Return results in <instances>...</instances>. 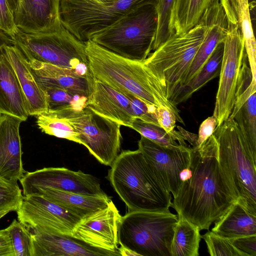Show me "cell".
Listing matches in <instances>:
<instances>
[{
  "label": "cell",
  "instance_id": "obj_1",
  "mask_svg": "<svg viewBox=\"0 0 256 256\" xmlns=\"http://www.w3.org/2000/svg\"><path fill=\"white\" fill-rule=\"evenodd\" d=\"M188 166L192 176L182 182L172 208L200 230H209L236 201L219 164L214 134L200 146L192 147Z\"/></svg>",
  "mask_w": 256,
  "mask_h": 256
},
{
  "label": "cell",
  "instance_id": "obj_2",
  "mask_svg": "<svg viewBox=\"0 0 256 256\" xmlns=\"http://www.w3.org/2000/svg\"><path fill=\"white\" fill-rule=\"evenodd\" d=\"M86 46L89 68L94 78L146 103L169 108L176 122L184 124L179 110L168 98L166 88L143 62L122 57L90 40L86 42Z\"/></svg>",
  "mask_w": 256,
  "mask_h": 256
},
{
  "label": "cell",
  "instance_id": "obj_3",
  "mask_svg": "<svg viewBox=\"0 0 256 256\" xmlns=\"http://www.w3.org/2000/svg\"><path fill=\"white\" fill-rule=\"evenodd\" d=\"M110 166L108 178L128 212L172 206L170 193L138 149L122 151Z\"/></svg>",
  "mask_w": 256,
  "mask_h": 256
},
{
  "label": "cell",
  "instance_id": "obj_4",
  "mask_svg": "<svg viewBox=\"0 0 256 256\" xmlns=\"http://www.w3.org/2000/svg\"><path fill=\"white\" fill-rule=\"evenodd\" d=\"M213 134L218 143L219 164L232 194L256 215V150L233 118L216 126Z\"/></svg>",
  "mask_w": 256,
  "mask_h": 256
},
{
  "label": "cell",
  "instance_id": "obj_5",
  "mask_svg": "<svg viewBox=\"0 0 256 256\" xmlns=\"http://www.w3.org/2000/svg\"><path fill=\"white\" fill-rule=\"evenodd\" d=\"M26 58L70 70L94 79L88 65L86 42L74 36L60 20L45 32L28 33L18 29L12 38Z\"/></svg>",
  "mask_w": 256,
  "mask_h": 256
},
{
  "label": "cell",
  "instance_id": "obj_6",
  "mask_svg": "<svg viewBox=\"0 0 256 256\" xmlns=\"http://www.w3.org/2000/svg\"><path fill=\"white\" fill-rule=\"evenodd\" d=\"M157 26L156 6L147 5L96 34L90 40L122 57L144 62L152 50Z\"/></svg>",
  "mask_w": 256,
  "mask_h": 256
},
{
  "label": "cell",
  "instance_id": "obj_7",
  "mask_svg": "<svg viewBox=\"0 0 256 256\" xmlns=\"http://www.w3.org/2000/svg\"><path fill=\"white\" fill-rule=\"evenodd\" d=\"M206 30V22L202 17L200 22L188 32L172 35L143 62L166 88L169 100L184 84Z\"/></svg>",
  "mask_w": 256,
  "mask_h": 256
},
{
  "label": "cell",
  "instance_id": "obj_8",
  "mask_svg": "<svg viewBox=\"0 0 256 256\" xmlns=\"http://www.w3.org/2000/svg\"><path fill=\"white\" fill-rule=\"evenodd\" d=\"M159 0H60V18L63 26L80 41L134 10L147 5L156 6Z\"/></svg>",
  "mask_w": 256,
  "mask_h": 256
},
{
  "label": "cell",
  "instance_id": "obj_9",
  "mask_svg": "<svg viewBox=\"0 0 256 256\" xmlns=\"http://www.w3.org/2000/svg\"><path fill=\"white\" fill-rule=\"evenodd\" d=\"M178 216L168 210L132 211L122 216L118 244L140 256H170Z\"/></svg>",
  "mask_w": 256,
  "mask_h": 256
},
{
  "label": "cell",
  "instance_id": "obj_10",
  "mask_svg": "<svg viewBox=\"0 0 256 256\" xmlns=\"http://www.w3.org/2000/svg\"><path fill=\"white\" fill-rule=\"evenodd\" d=\"M228 20V30L213 116L218 126L226 120L233 108L237 82L246 50L242 34L227 0H220Z\"/></svg>",
  "mask_w": 256,
  "mask_h": 256
},
{
  "label": "cell",
  "instance_id": "obj_11",
  "mask_svg": "<svg viewBox=\"0 0 256 256\" xmlns=\"http://www.w3.org/2000/svg\"><path fill=\"white\" fill-rule=\"evenodd\" d=\"M62 112L78 134L80 144L100 163L110 166L118 156L122 135L120 124L101 116L88 107L80 112Z\"/></svg>",
  "mask_w": 256,
  "mask_h": 256
},
{
  "label": "cell",
  "instance_id": "obj_12",
  "mask_svg": "<svg viewBox=\"0 0 256 256\" xmlns=\"http://www.w3.org/2000/svg\"><path fill=\"white\" fill-rule=\"evenodd\" d=\"M16 212L18 220L30 230H40L71 236L81 219L39 194L24 196Z\"/></svg>",
  "mask_w": 256,
  "mask_h": 256
},
{
  "label": "cell",
  "instance_id": "obj_13",
  "mask_svg": "<svg viewBox=\"0 0 256 256\" xmlns=\"http://www.w3.org/2000/svg\"><path fill=\"white\" fill-rule=\"evenodd\" d=\"M20 182L24 196L34 194L39 188H46L86 195H106L94 176L65 168H44L26 172Z\"/></svg>",
  "mask_w": 256,
  "mask_h": 256
},
{
  "label": "cell",
  "instance_id": "obj_14",
  "mask_svg": "<svg viewBox=\"0 0 256 256\" xmlns=\"http://www.w3.org/2000/svg\"><path fill=\"white\" fill-rule=\"evenodd\" d=\"M138 146L164 186L175 197L182 184L180 174L189 166L192 147L167 148L142 136Z\"/></svg>",
  "mask_w": 256,
  "mask_h": 256
},
{
  "label": "cell",
  "instance_id": "obj_15",
  "mask_svg": "<svg viewBox=\"0 0 256 256\" xmlns=\"http://www.w3.org/2000/svg\"><path fill=\"white\" fill-rule=\"evenodd\" d=\"M121 218L111 200L106 207L81 218L72 236L92 246L118 252V232Z\"/></svg>",
  "mask_w": 256,
  "mask_h": 256
},
{
  "label": "cell",
  "instance_id": "obj_16",
  "mask_svg": "<svg viewBox=\"0 0 256 256\" xmlns=\"http://www.w3.org/2000/svg\"><path fill=\"white\" fill-rule=\"evenodd\" d=\"M30 232L32 240L31 256H120L118 252L92 246L71 236L36 229Z\"/></svg>",
  "mask_w": 256,
  "mask_h": 256
},
{
  "label": "cell",
  "instance_id": "obj_17",
  "mask_svg": "<svg viewBox=\"0 0 256 256\" xmlns=\"http://www.w3.org/2000/svg\"><path fill=\"white\" fill-rule=\"evenodd\" d=\"M23 121L8 114H0V176L18 183L24 176L20 128Z\"/></svg>",
  "mask_w": 256,
  "mask_h": 256
},
{
  "label": "cell",
  "instance_id": "obj_18",
  "mask_svg": "<svg viewBox=\"0 0 256 256\" xmlns=\"http://www.w3.org/2000/svg\"><path fill=\"white\" fill-rule=\"evenodd\" d=\"M95 112L132 128L136 119L128 99L120 91L94 78L87 106Z\"/></svg>",
  "mask_w": 256,
  "mask_h": 256
},
{
  "label": "cell",
  "instance_id": "obj_19",
  "mask_svg": "<svg viewBox=\"0 0 256 256\" xmlns=\"http://www.w3.org/2000/svg\"><path fill=\"white\" fill-rule=\"evenodd\" d=\"M2 50L17 77L26 101L29 116H36L47 112L45 92L36 81L24 54L14 45H4Z\"/></svg>",
  "mask_w": 256,
  "mask_h": 256
},
{
  "label": "cell",
  "instance_id": "obj_20",
  "mask_svg": "<svg viewBox=\"0 0 256 256\" xmlns=\"http://www.w3.org/2000/svg\"><path fill=\"white\" fill-rule=\"evenodd\" d=\"M60 0H19L14 13L16 26L28 33L45 32L60 21Z\"/></svg>",
  "mask_w": 256,
  "mask_h": 256
},
{
  "label": "cell",
  "instance_id": "obj_21",
  "mask_svg": "<svg viewBox=\"0 0 256 256\" xmlns=\"http://www.w3.org/2000/svg\"><path fill=\"white\" fill-rule=\"evenodd\" d=\"M202 17L206 24V32L192 62L184 85L199 72L216 48L224 42L226 35L228 20L220 2L208 9Z\"/></svg>",
  "mask_w": 256,
  "mask_h": 256
},
{
  "label": "cell",
  "instance_id": "obj_22",
  "mask_svg": "<svg viewBox=\"0 0 256 256\" xmlns=\"http://www.w3.org/2000/svg\"><path fill=\"white\" fill-rule=\"evenodd\" d=\"M26 58L37 82L84 96L88 98L92 94L94 79L80 76L68 68Z\"/></svg>",
  "mask_w": 256,
  "mask_h": 256
},
{
  "label": "cell",
  "instance_id": "obj_23",
  "mask_svg": "<svg viewBox=\"0 0 256 256\" xmlns=\"http://www.w3.org/2000/svg\"><path fill=\"white\" fill-rule=\"evenodd\" d=\"M17 117L23 122L29 116L26 101L16 74L2 52L0 56V114Z\"/></svg>",
  "mask_w": 256,
  "mask_h": 256
},
{
  "label": "cell",
  "instance_id": "obj_24",
  "mask_svg": "<svg viewBox=\"0 0 256 256\" xmlns=\"http://www.w3.org/2000/svg\"><path fill=\"white\" fill-rule=\"evenodd\" d=\"M34 194L42 195L80 218L106 207L112 200L107 195H86L48 188H39Z\"/></svg>",
  "mask_w": 256,
  "mask_h": 256
},
{
  "label": "cell",
  "instance_id": "obj_25",
  "mask_svg": "<svg viewBox=\"0 0 256 256\" xmlns=\"http://www.w3.org/2000/svg\"><path fill=\"white\" fill-rule=\"evenodd\" d=\"M214 223L212 231L228 239L256 235V215L237 200Z\"/></svg>",
  "mask_w": 256,
  "mask_h": 256
},
{
  "label": "cell",
  "instance_id": "obj_26",
  "mask_svg": "<svg viewBox=\"0 0 256 256\" xmlns=\"http://www.w3.org/2000/svg\"><path fill=\"white\" fill-rule=\"evenodd\" d=\"M220 0H174L169 30L170 35L185 32L196 25L206 11Z\"/></svg>",
  "mask_w": 256,
  "mask_h": 256
},
{
  "label": "cell",
  "instance_id": "obj_27",
  "mask_svg": "<svg viewBox=\"0 0 256 256\" xmlns=\"http://www.w3.org/2000/svg\"><path fill=\"white\" fill-rule=\"evenodd\" d=\"M224 49L220 43L199 72L172 94L170 100L175 106L184 102L208 82L220 75Z\"/></svg>",
  "mask_w": 256,
  "mask_h": 256
},
{
  "label": "cell",
  "instance_id": "obj_28",
  "mask_svg": "<svg viewBox=\"0 0 256 256\" xmlns=\"http://www.w3.org/2000/svg\"><path fill=\"white\" fill-rule=\"evenodd\" d=\"M242 32L252 77L256 79V42L252 28L250 0H227Z\"/></svg>",
  "mask_w": 256,
  "mask_h": 256
},
{
  "label": "cell",
  "instance_id": "obj_29",
  "mask_svg": "<svg viewBox=\"0 0 256 256\" xmlns=\"http://www.w3.org/2000/svg\"><path fill=\"white\" fill-rule=\"evenodd\" d=\"M200 230L178 216L170 246V256H198L202 236Z\"/></svg>",
  "mask_w": 256,
  "mask_h": 256
},
{
  "label": "cell",
  "instance_id": "obj_30",
  "mask_svg": "<svg viewBox=\"0 0 256 256\" xmlns=\"http://www.w3.org/2000/svg\"><path fill=\"white\" fill-rule=\"evenodd\" d=\"M38 82L46 95L48 110L80 112L87 106L88 98L86 96L74 94L51 85Z\"/></svg>",
  "mask_w": 256,
  "mask_h": 256
},
{
  "label": "cell",
  "instance_id": "obj_31",
  "mask_svg": "<svg viewBox=\"0 0 256 256\" xmlns=\"http://www.w3.org/2000/svg\"><path fill=\"white\" fill-rule=\"evenodd\" d=\"M36 116V124L43 132L80 144L78 134L62 112L48 110Z\"/></svg>",
  "mask_w": 256,
  "mask_h": 256
},
{
  "label": "cell",
  "instance_id": "obj_32",
  "mask_svg": "<svg viewBox=\"0 0 256 256\" xmlns=\"http://www.w3.org/2000/svg\"><path fill=\"white\" fill-rule=\"evenodd\" d=\"M132 128L142 136L158 144L170 148H180L189 146L179 130L166 132L159 126L136 118Z\"/></svg>",
  "mask_w": 256,
  "mask_h": 256
},
{
  "label": "cell",
  "instance_id": "obj_33",
  "mask_svg": "<svg viewBox=\"0 0 256 256\" xmlns=\"http://www.w3.org/2000/svg\"><path fill=\"white\" fill-rule=\"evenodd\" d=\"M232 118L244 133L252 148L256 150V92L250 96Z\"/></svg>",
  "mask_w": 256,
  "mask_h": 256
},
{
  "label": "cell",
  "instance_id": "obj_34",
  "mask_svg": "<svg viewBox=\"0 0 256 256\" xmlns=\"http://www.w3.org/2000/svg\"><path fill=\"white\" fill-rule=\"evenodd\" d=\"M256 92V80L252 77L246 52L237 82L234 106L228 119H232L250 96Z\"/></svg>",
  "mask_w": 256,
  "mask_h": 256
},
{
  "label": "cell",
  "instance_id": "obj_35",
  "mask_svg": "<svg viewBox=\"0 0 256 256\" xmlns=\"http://www.w3.org/2000/svg\"><path fill=\"white\" fill-rule=\"evenodd\" d=\"M14 256H31L32 240L30 230L16 219L6 228Z\"/></svg>",
  "mask_w": 256,
  "mask_h": 256
},
{
  "label": "cell",
  "instance_id": "obj_36",
  "mask_svg": "<svg viewBox=\"0 0 256 256\" xmlns=\"http://www.w3.org/2000/svg\"><path fill=\"white\" fill-rule=\"evenodd\" d=\"M174 0H159L156 6L158 26L152 50H156L171 35L169 24Z\"/></svg>",
  "mask_w": 256,
  "mask_h": 256
},
{
  "label": "cell",
  "instance_id": "obj_37",
  "mask_svg": "<svg viewBox=\"0 0 256 256\" xmlns=\"http://www.w3.org/2000/svg\"><path fill=\"white\" fill-rule=\"evenodd\" d=\"M212 256H245L231 242L230 239L208 231L202 236Z\"/></svg>",
  "mask_w": 256,
  "mask_h": 256
},
{
  "label": "cell",
  "instance_id": "obj_38",
  "mask_svg": "<svg viewBox=\"0 0 256 256\" xmlns=\"http://www.w3.org/2000/svg\"><path fill=\"white\" fill-rule=\"evenodd\" d=\"M24 198L18 183L0 176V209L9 208L16 212Z\"/></svg>",
  "mask_w": 256,
  "mask_h": 256
},
{
  "label": "cell",
  "instance_id": "obj_39",
  "mask_svg": "<svg viewBox=\"0 0 256 256\" xmlns=\"http://www.w3.org/2000/svg\"><path fill=\"white\" fill-rule=\"evenodd\" d=\"M119 91L124 94L128 99L136 118L159 126L156 114L157 106L146 103L138 98L126 92Z\"/></svg>",
  "mask_w": 256,
  "mask_h": 256
},
{
  "label": "cell",
  "instance_id": "obj_40",
  "mask_svg": "<svg viewBox=\"0 0 256 256\" xmlns=\"http://www.w3.org/2000/svg\"><path fill=\"white\" fill-rule=\"evenodd\" d=\"M18 29L8 0H0V30L12 38Z\"/></svg>",
  "mask_w": 256,
  "mask_h": 256
},
{
  "label": "cell",
  "instance_id": "obj_41",
  "mask_svg": "<svg viewBox=\"0 0 256 256\" xmlns=\"http://www.w3.org/2000/svg\"><path fill=\"white\" fill-rule=\"evenodd\" d=\"M230 240L245 256H256V235L244 236Z\"/></svg>",
  "mask_w": 256,
  "mask_h": 256
},
{
  "label": "cell",
  "instance_id": "obj_42",
  "mask_svg": "<svg viewBox=\"0 0 256 256\" xmlns=\"http://www.w3.org/2000/svg\"><path fill=\"white\" fill-rule=\"evenodd\" d=\"M156 114L159 126L166 132H171L174 130L176 118L174 114L168 108L158 107Z\"/></svg>",
  "mask_w": 256,
  "mask_h": 256
},
{
  "label": "cell",
  "instance_id": "obj_43",
  "mask_svg": "<svg viewBox=\"0 0 256 256\" xmlns=\"http://www.w3.org/2000/svg\"><path fill=\"white\" fill-rule=\"evenodd\" d=\"M217 126V119L214 116L208 117L203 121L199 128L197 146H200L213 134Z\"/></svg>",
  "mask_w": 256,
  "mask_h": 256
},
{
  "label": "cell",
  "instance_id": "obj_44",
  "mask_svg": "<svg viewBox=\"0 0 256 256\" xmlns=\"http://www.w3.org/2000/svg\"><path fill=\"white\" fill-rule=\"evenodd\" d=\"M0 256H14L12 242L6 228L0 230Z\"/></svg>",
  "mask_w": 256,
  "mask_h": 256
},
{
  "label": "cell",
  "instance_id": "obj_45",
  "mask_svg": "<svg viewBox=\"0 0 256 256\" xmlns=\"http://www.w3.org/2000/svg\"><path fill=\"white\" fill-rule=\"evenodd\" d=\"M177 128L184 136V140L188 141L192 146V147L197 146V134H192L180 126H178Z\"/></svg>",
  "mask_w": 256,
  "mask_h": 256
},
{
  "label": "cell",
  "instance_id": "obj_46",
  "mask_svg": "<svg viewBox=\"0 0 256 256\" xmlns=\"http://www.w3.org/2000/svg\"><path fill=\"white\" fill-rule=\"evenodd\" d=\"M14 45L12 38L0 30V56L2 54V47L4 45Z\"/></svg>",
  "mask_w": 256,
  "mask_h": 256
},
{
  "label": "cell",
  "instance_id": "obj_47",
  "mask_svg": "<svg viewBox=\"0 0 256 256\" xmlns=\"http://www.w3.org/2000/svg\"><path fill=\"white\" fill-rule=\"evenodd\" d=\"M118 251L120 256H140L135 252L122 245L118 248Z\"/></svg>",
  "mask_w": 256,
  "mask_h": 256
},
{
  "label": "cell",
  "instance_id": "obj_48",
  "mask_svg": "<svg viewBox=\"0 0 256 256\" xmlns=\"http://www.w3.org/2000/svg\"><path fill=\"white\" fill-rule=\"evenodd\" d=\"M192 171L189 166L182 170L180 174V178L182 182H184L190 178Z\"/></svg>",
  "mask_w": 256,
  "mask_h": 256
},
{
  "label": "cell",
  "instance_id": "obj_49",
  "mask_svg": "<svg viewBox=\"0 0 256 256\" xmlns=\"http://www.w3.org/2000/svg\"><path fill=\"white\" fill-rule=\"evenodd\" d=\"M8 0V2L14 13L15 11L16 10L18 6L19 0Z\"/></svg>",
  "mask_w": 256,
  "mask_h": 256
},
{
  "label": "cell",
  "instance_id": "obj_50",
  "mask_svg": "<svg viewBox=\"0 0 256 256\" xmlns=\"http://www.w3.org/2000/svg\"><path fill=\"white\" fill-rule=\"evenodd\" d=\"M12 211V210L9 208L0 209V219Z\"/></svg>",
  "mask_w": 256,
  "mask_h": 256
}]
</instances>
